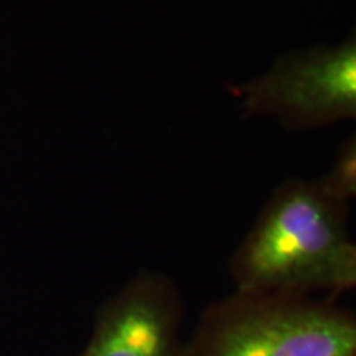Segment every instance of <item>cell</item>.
Masks as SVG:
<instances>
[{"label": "cell", "instance_id": "obj_2", "mask_svg": "<svg viewBox=\"0 0 356 356\" xmlns=\"http://www.w3.org/2000/svg\"><path fill=\"white\" fill-rule=\"evenodd\" d=\"M185 356H356V318L312 296L236 292L204 312Z\"/></svg>", "mask_w": 356, "mask_h": 356}, {"label": "cell", "instance_id": "obj_4", "mask_svg": "<svg viewBox=\"0 0 356 356\" xmlns=\"http://www.w3.org/2000/svg\"><path fill=\"white\" fill-rule=\"evenodd\" d=\"M180 325L175 284L163 274L140 273L101 305L79 356H185Z\"/></svg>", "mask_w": 356, "mask_h": 356}, {"label": "cell", "instance_id": "obj_3", "mask_svg": "<svg viewBox=\"0 0 356 356\" xmlns=\"http://www.w3.org/2000/svg\"><path fill=\"white\" fill-rule=\"evenodd\" d=\"M246 118H273L286 131L307 132L356 118V38L292 50L231 89Z\"/></svg>", "mask_w": 356, "mask_h": 356}, {"label": "cell", "instance_id": "obj_5", "mask_svg": "<svg viewBox=\"0 0 356 356\" xmlns=\"http://www.w3.org/2000/svg\"><path fill=\"white\" fill-rule=\"evenodd\" d=\"M325 193L338 202L350 204L356 197V140L355 136L346 137L338 147L332 167L327 173L317 178Z\"/></svg>", "mask_w": 356, "mask_h": 356}, {"label": "cell", "instance_id": "obj_1", "mask_svg": "<svg viewBox=\"0 0 356 356\" xmlns=\"http://www.w3.org/2000/svg\"><path fill=\"white\" fill-rule=\"evenodd\" d=\"M350 204L325 193L315 180L282 181L231 257L236 292L312 296L356 286V246Z\"/></svg>", "mask_w": 356, "mask_h": 356}]
</instances>
